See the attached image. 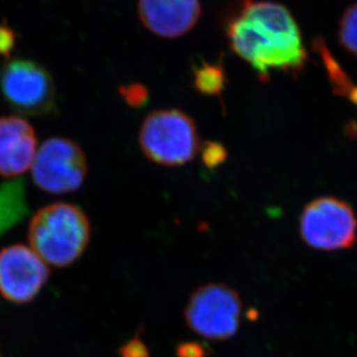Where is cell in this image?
Returning <instances> with one entry per match:
<instances>
[{
  "mask_svg": "<svg viewBox=\"0 0 357 357\" xmlns=\"http://www.w3.org/2000/svg\"><path fill=\"white\" fill-rule=\"evenodd\" d=\"M89 173L85 152L70 138L54 137L40 146L31 165L38 188L50 194L76 192Z\"/></svg>",
  "mask_w": 357,
  "mask_h": 357,
  "instance_id": "obj_7",
  "label": "cell"
},
{
  "mask_svg": "<svg viewBox=\"0 0 357 357\" xmlns=\"http://www.w3.org/2000/svg\"><path fill=\"white\" fill-rule=\"evenodd\" d=\"M138 13L145 27L162 38L188 33L199 20V0H139Z\"/></svg>",
  "mask_w": 357,
  "mask_h": 357,
  "instance_id": "obj_9",
  "label": "cell"
},
{
  "mask_svg": "<svg viewBox=\"0 0 357 357\" xmlns=\"http://www.w3.org/2000/svg\"><path fill=\"white\" fill-rule=\"evenodd\" d=\"M194 85L204 96H220L225 87V73L220 66L203 64L196 70Z\"/></svg>",
  "mask_w": 357,
  "mask_h": 357,
  "instance_id": "obj_11",
  "label": "cell"
},
{
  "mask_svg": "<svg viewBox=\"0 0 357 357\" xmlns=\"http://www.w3.org/2000/svg\"><path fill=\"white\" fill-rule=\"evenodd\" d=\"M121 96L130 107L138 108L144 106L149 99L148 89L141 84H132L120 89Z\"/></svg>",
  "mask_w": 357,
  "mask_h": 357,
  "instance_id": "obj_14",
  "label": "cell"
},
{
  "mask_svg": "<svg viewBox=\"0 0 357 357\" xmlns=\"http://www.w3.org/2000/svg\"><path fill=\"white\" fill-rule=\"evenodd\" d=\"M121 357H150V351L146 344L143 342L139 335H135L132 339L126 342L120 348Z\"/></svg>",
  "mask_w": 357,
  "mask_h": 357,
  "instance_id": "obj_15",
  "label": "cell"
},
{
  "mask_svg": "<svg viewBox=\"0 0 357 357\" xmlns=\"http://www.w3.org/2000/svg\"><path fill=\"white\" fill-rule=\"evenodd\" d=\"M176 356L206 357L208 351L204 344L196 342V341H187V342H182L176 347Z\"/></svg>",
  "mask_w": 357,
  "mask_h": 357,
  "instance_id": "obj_17",
  "label": "cell"
},
{
  "mask_svg": "<svg viewBox=\"0 0 357 357\" xmlns=\"http://www.w3.org/2000/svg\"><path fill=\"white\" fill-rule=\"evenodd\" d=\"M17 45V34L7 24H0V56L8 57Z\"/></svg>",
  "mask_w": 357,
  "mask_h": 357,
  "instance_id": "obj_16",
  "label": "cell"
},
{
  "mask_svg": "<svg viewBox=\"0 0 357 357\" xmlns=\"http://www.w3.org/2000/svg\"><path fill=\"white\" fill-rule=\"evenodd\" d=\"M203 165L208 169H216L227 162V150L220 142L208 141L201 144L199 148Z\"/></svg>",
  "mask_w": 357,
  "mask_h": 357,
  "instance_id": "obj_13",
  "label": "cell"
},
{
  "mask_svg": "<svg viewBox=\"0 0 357 357\" xmlns=\"http://www.w3.org/2000/svg\"><path fill=\"white\" fill-rule=\"evenodd\" d=\"M243 303L225 283H208L192 292L185 307L187 326L208 340H229L241 327Z\"/></svg>",
  "mask_w": 357,
  "mask_h": 357,
  "instance_id": "obj_4",
  "label": "cell"
},
{
  "mask_svg": "<svg viewBox=\"0 0 357 357\" xmlns=\"http://www.w3.org/2000/svg\"><path fill=\"white\" fill-rule=\"evenodd\" d=\"M340 96H344L348 100H351V102L357 106V85H355L353 82H349L347 86L344 87V92L341 93Z\"/></svg>",
  "mask_w": 357,
  "mask_h": 357,
  "instance_id": "obj_18",
  "label": "cell"
},
{
  "mask_svg": "<svg viewBox=\"0 0 357 357\" xmlns=\"http://www.w3.org/2000/svg\"><path fill=\"white\" fill-rule=\"evenodd\" d=\"M0 89L8 106L24 116H45L56 108L52 73L31 59H15L0 70Z\"/></svg>",
  "mask_w": 357,
  "mask_h": 357,
  "instance_id": "obj_6",
  "label": "cell"
},
{
  "mask_svg": "<svg viewBox=\"0 0 357 357\" xmlns=\"http://www.w3.org/2000/svg\"><path fill=\"white\" fill-rule=\"evenodd\" d=\"M339 40L348 52L357 57V3L348 7L341 17Z\"/></svg>",
  "mask_w": 357,
  "mask_h": 357,
  "instance_id": "obj_12",
  "label": "cell"
},
{
  "mask_svg": "<svg viewBox=\"0 0 357 357\" xmlns=\"http://www.w3.org/2000/svg\"><path fill=\"white\" fill-rule=\"evenodd\" d=\"M299 234L314 250H348L357 241L356 213L344 199L320 196L310 201L301 213Z\"/></svg>",
  "mask_w": 357,
  "mask_h": 357,
  "instance_id": "obj_5",
  "label": "cell"
},
{
  "mask_svg": "<svg viewBox=\"0 0 357 357\" xmlns=\"http://www.w3.org/2000/svg\"><path fill=\"white\" fill-rule=\"evenodd\" d=\"M138 142L150 162L165 167L188 164L201 148L195 122L178 109L155 110L149 114L142 123Z\"/></svg>",
  "mask_w": 357,
  "mask_h": 357,
  "instance_id": "obj_3",
  "label": "cell"
},
{
  "mask_svg": "<svg viewBox=\"0 0 357 357\" xmlns=\"http://www.w3.org/2000/svg\"><path fill=\"white\" fill-rule=\"evenodd\" d=\"M49 276L48 266L31 248L12 245L0 251V295L8 302H31Z\"/></svg>",
  "mask_w": 357,
  "mask_h": 357,
  "instance_id": "obj_8",
  "label": "cell"
},
{
  "mask_svg": "<svg viewBox=\"0 0 357 357\" xmlns=\"http://www.w3.org/2000/svg\"><path fill=\"white\" fill-rule=\"evenodd\" d=\"M227 36L234 52L264 78L276 71L298 73L307 59L295 19L278 3H245Z\"/></svg>",
  "mask_w": 357,
  "mask_h": 357,
  "instance_id": "obj_1",
  "label": "cell"
},
{
  "mask_svg": "<svg viewBox=\"0 0 357 357\" xmlns=\"http://www.w3.org/2000/svg\"><path fill=\"white\" fill-rule=\"evenodd\" d=\"M31 248L55 267L73 265L84 255L91 239L89 217L79 206L56 202L38 210L28 231Z\"/></svg>",
  "mask_w": 357,
  "mask_h": 357,
  "instance_id": "obj_2",
  "label": "cell"
},
{
  "mask_svg": "<svg viewBox=\"0 0 357 357\" xmlns=\"http://www.w3.org/2000/svg\"><path fill=\"white\" fill-rule=\"evenodd\" d=\"M36 135L19 116L0 117V176L13 178L31 169L36 155Z\"/></svg>",
  "mask_w": 357,
  "mask_h": 357,
  "instance_id": "obj_10",
  "label": "cell"
}]
</instances>
